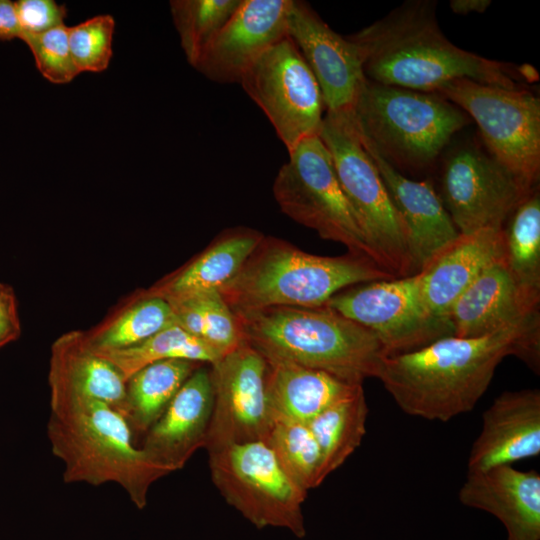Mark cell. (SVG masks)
Returning <instances> with one entry per match:
<instances>
[{
	"label": "cell",
	"instance_id": "30bf717a",
	"mask_svg": "<svg viewBox=\"0 0 540 540\" xmlns=\"http://www.w3.org/2000/svg\"><path fill=\"white\" fill-rule=\"evenodd\" d=\"M435 93L478 125L489 154L523 184L534 188L540 174V101L527 88L511 89L470 79L441 85Z\"/></svg>",
	"mask_w": 540,
	"mask_h": 540
},
{
	"label": "cell",
	"instance_id": "8992f818",
	"mask_svg": "<svg viewBox=\"0 0 540 540\" xmlns=\"http://www.w3.org/2000/svg\"><path fill=\"white\" fill-rule=\"evenodd\" d=\"M353 119L363 146L397 170L429 167L469 122L465 112L438 93L368 79L357 98Z\"/></svg>",
	"mask_w": 540,
	"mask_h": 540
},
{
	"label": "cell",
	"instance_id": "52a82bcc",
	"mask_svg": "<svg viewBox=\"0 0 540 540\" xmlns=\"http://www.w3.org/2000/svg\"><path fill=\"white\" fill-rule=\"evenodd\" d=\"M319 137L379 266L393 278L413 275L406 227L358 137L354 120L325 115Z\"/></svg>",
	"mask_w": 540,
	"mask_h": 540
},
{
	"label": "cell",
	"instance_id": "277c9868",
	"mask_svg": "<svg viewBox=\"0 0 540 540\" xmlns=\"http://www.w3.org/2000/svg\"><path fill=\"white\" fill-rule=\"evenodd\" d=\"M234 314L243 340L265 358L320 370L349 384L377 378L386 357L371 331L327 305Z\"/></svg>",
	"mask_w": 540,
	"mask_h": 540
},
{
	"label": "cell",
	"instance_id": "5b68a950",
	"mask_svg": "<svg viewBox=\"0 0 540 540\" xmlns=\"http://www.w3.org/2000/svg\"><path fill=\"white\" fill-rule=\"evenodd\" d=\"M393 277L372 260L348 252L329 257L265 237L220 292L234 313L270 307H320L338 292Z\"/></svg>",
	"mask_w": 540,
	"mask_h": 540
},
{
	"label": "cell",
	"instance_id": "2e32d148",
	"mask_svg": "<svg viewBox=\"0 0 540 540\" xmlns=\"http://www.w3.org/2000/svg\"><path fill=\"white\" fill-rule=\"evenodd\" d=\"M292 0H241L194 67L211 81L240 83L270 47L288 36Z\"/></svg>",
	"mask_w": 540,
	"mask_h": 540
},
{
	"label": "cell",
	"instance_id": "484cf974",
	"mask_svg": "<svg viewBox=\"0 0 540 540\" xmlns=\"http://www.w3.org/2000/svg\"><path fill=\"white\" fill-rule=\"evenodd\" d=\"M200 365L184 359H167L134 373L126 382L124 413L132 431L146 433Z\"/></svg>",
	"mask_w": 540,
	"mask_h": 540
},
{
	"label": "cell",
	"instance_id": "6da1fadb",
	"mask_svg": "<svg viewBox=\"0 0 540 540\" xmlns=\"http://www.w3.org/2000/svg\"><path fill=\"white\" fill-rule=\"evenodd\" d=\"M510 355L539 374L540 318L482 337H443L385 357L377 378L406 414L446 422L474 409Z\"/></svg>",
	"mask_w": 540,
	"mask_h": 540
},
{
	"label": "cell",
	"instance_id": "83f0119b",
	"mask_svg": "<svg viewBox=\"0 0 540 540\" xmlns=\"http://www.w3.org/2000/svg\"><path fill=\"white\" fill-rule=\"evenodd\" d=\"M92 350L113 364L126 382L140 369L161 360L184 359L212 365L222 358L206 343L176 324L129 348Z\"/></svg>",
	"mask_w": 540,
	"mask_h": 540
},
{
	"label": "cell",
	"instance_id": "8fae6325",
	"mask_svg": "<svg viewBox=\"0 0 540 540\" xmlns=\"http://www.w3.org/2000/svg\"><path fill=\"white\" fill-rule=\"evenodd\" d=\"M325 305L371 331L386 357L415 351L453 335L449 320L427 311L418 273L349 287Z\"/></svg>",
	"mask_w": 540,
	"mask_h": 540
},
{
	"label": "cell",
	"instance_id": "3957f363",
	"mask_svg": "<svg viewBox=\"0 0 540 540\" xmlns=\"http://www.w3.org/2000/svg\"><path fill=\"white\" fill-rule=\"evenodd\" d=\"M47 437L64 464L65 483L118 484L143 509L150 487L168 473L138 447L126 418L108 404L78 393L50 374Z\"/></svg>",
	"mask_w": 540,
	"mask_h": 540
},
{
	"label": "cell",
	"instance_id": "d6a6232c",
	"mask_svg": "<svg viewBox=\"0 0 540 540\" xmlns=\"http://www.w3.org/2000/svg\"><path fill=\"white\" fill-rule=\"evenodd\" d=\"M173 324L175 318L170 303L158 296H148L88 343L94 350L125 349L144 342Z\"/></svg>",
	"mask_w": 540,
	"mask_h": 540
},
{
	"label": "cell",
	"instance_id": "44dd1931",
	"mask_svg": "<svg viewBox=\"0 0 540 540\" xmlns=\"http://www.w3.org/2000/svg\"><path fill=\"white\" fill-rule=\"evenodd\" d=\"M502 229L459 234L417 272L427 311L444 320L457 299L491 264L503 258Z\"/></svg>",
	"mask_w": 540,
	"mask_h": 540
},
{
	"label": "cell",
	"instance_id": "f35d334b",
	"mask_svg": "<svg viewBox=\"0 0 540 540\" xmlns=\"http://www.w3.org/2000/svg\"><path fill=\"white\" fill-rule=\"evenodd\" d=\"M490 4V0H451L449 2L451 10L460 15L483 13Z\"/></svg>",
	"mask_w": 540,
	"mask_h": 540
},
{
	"label": "cell",
	"instance_id": "4316f807",
	"mask_svg": "<svg viewBox=\"0 0 540 540\" xmlns=\"http://www.w3.org/2000/svg\"><path fill=\"white\" fill-rule=\"evenodd\" d=\"M368 412L363 386L357 385L307 422L321 452L322 482L361 445Z\"/></svg>",
	"mask_w": 540,
	"mask_h": 540
},
{
	"label": "cell",
	"instance_id": "9a60e30c",
	"mask_svg": "<svg viewBox=\"0 0 540 540\" xmlns=\"http://www.w3.org/2000/svg\"><path fill=\"white\" fill-rule=\"evenodd\" d=\"M288 36L296 44L321 90L327 116L353 119L366 81L357 46L335 32L304 1L292 0Z\"/></svg>",
	"mask_w": 540,
	"mask_h": 540
},
{
	"label": "cell",
	"instance_id": "1f68e13d",
	"mask_svg": "<svg viewBox=\"0 0 540 540\" xmlns=\"http://www.w3.org/2000/svg\"><path fill=\"white\" fill-rule=\"evenodd\" d=\"M241 0H174V25L187 61L193 67L240 5Z\"/></svg>",
	"mask_w": 540,
	"mask_h": 540
},
{
	"label": "cell",
	"instance_id": "4dcf8cb0",
	"mask_svg": "<svg viewBox=\"0 0 540 540\" xmlns=\"http://www.w3.org/2000/svg\"><path fill=\"white\" fill-rule=\"evenodd\" d=\"M264 442L301 488L308 492L323 483L321 452L307 423L273 419Z\"/></svg>",
	"mask_w": 540,
	"mask_h": 540
},
{
	"label": "cell",
	"instance_id": "f546056e",
	"mask_svg": "<svg viewBox=\"0 0 540 540\" xmlns=\"http://www.w3.org/2000/svg\"><path fill=\"white\" fill-rule=\"evenodd\" d=\"M503 232V261L522 286L540 293V195L534 188L515 208Z\"/></svg>",
	"mask_w": 540,
	"mask_h": 540
},
{
	"label": "cell",
	"instance_id": "7c38bea8",
	"mask_svg": "<svg viewBox=\"0 0 540 540\" xmlns=\"http://www.w3.org/2000/svg\"><path fill=\"white\" fill-rule=\"evenodd\" d=\"M239 84L264 112L288 153L320 135L325 110L321 90L289 36L258 58Z\"/></svg>",
	"mask_w": 540,
	"mask_h": 540
},
{
	"label": "cell",
	"instance_id": "4fadbf2b",
	"mask_svg": "<svg viewBox=\"0 0 540 540\" xmlns=\"http://www.w3.org/2000/svg\"><path fill=\"white\" fill-rule=\"evenodd\" d=\"M490 154L473 146L454 151L441 178V201L460 234L502 229L533 190Z\"/></svg>",
	"mask_w": 540,
	"mask_h": 540
},
{
	"label": "cell",
	"instance_id": "cb8c5ba5",
	"mask_svg": "<svg viewBox=\"0 0 540 540\" xmlns=\"http://www.w3.org/2000/svg\"><path fill=\"white\" fill-rule=\"evenodd\" d=\"M262 238L263 234L251 228L223 232L196 260L149 296L173 302L220 290L235 277Z\"/></svg>",
	"mask_w": 540,
	"mask_h": 540
},
{
	"label": "cell",
	"instance_id": "9c48e42d",
	"mask_svg": "<svg viewBox=\"0 0 540 540\" xmlns=\"http://www.w3.org/2000/svg\"><path fill=\"white\" fill-rule=\"evenodd\" d=\"M208 455L213 484L253 526L306 536L302 506L307 491L284 471L264 441L233 444Z\"/></svg>",
	"mask_w": 540,
	"mask_h": 540
},
{
	"label": "cell",
	"instance_id": "603a6c76",
	"mask_svg": "<svg viewBox=\"0 0 540 540\" xmlns=\"http://www.w3.org/2000/svg\"><path fill=\"white\" fill-rule=\"evenodd\" d=\"M266 391L273 419L309 422L357 385L289 361L267 359Z\"/></svg>",
	"mask_w": 540,
	"mask_h": 540
},
{
	"label": "cell",
	"instance_id": "f1b7e54d",
	"mask_svg": "<svg viewBox=\"0 0 540 540\" xmlns=\"http://www.w3.org/2000/svg\"><path fill=\"white\" fill-rule=\"evenodd\" d=\"M169 303L175 324L206 343L220 356L233 351L243 342L236 316L220 290Z\"/></svg>",
	"mask_w": 540,
	"mask_h": 540
},
{
	"label": "cell",
	"instance_id": "836d02e7",
	"mask_svg": "<svg viewBox=\"0 0 540 540\" xmlns=\"http://www.w3.org/2000/svg\"><path fill=\"white\" fill-rule=\"evenodd\" d=\"M114 28V18L108 14L67 28L71 55L80 73L101 72L109 66Z\"/></svg>",
	"mask_w": 540,
	"mask_h": 540
},
{
	"label": "cell",
	"instance_id": "7a4b0ae2",
	"mask_svg": "<svg viewBox=\"0 0 540 540\" xmlns=\"http://www.w3.org/2000/svg\"><path fill=\"white\" fill-rule=\"evenodd\" d=\"M347 38L359 50L366 79L379 84L435 92L464 78L524 89L539 78L529 64L488 59L453 44L438 25L432 1L402 4Z\"/></svg>",
	"mask_w": 540,
	"mask_h": 540
},
{
	"label": "cell",
	"instance_id": "ab89813d",
	"mask_svg": "<svg viewBox=\"0 0 540 540\" xmlns=\"http://www.w3.org/2000/svg\"><path fill=\"white\" fill-rule=\"evenodd\" d=\"M4 288H5V287H4L3 285L0 284V291H1L2 289H4Z\"/></svg>",
	"mask_w": 540,
	"mask_h": 540
},
{
	"label": "cell",
	"instance_id": "d590c367",
	"mask_svg": "<svg viewBox=\"0 0 540 540\" xmlns=\"http://www.w3.org/2000/svg\"><path fill=\"white\" fill-rule=\"evenodd\" d=\"M14 7L22 35L39 34L64 25L67 15L66 6L53 0H19L14 2Z\"/></svg>",
	"mask_w": 540,
	"mask_h": 540
},
{
	"label": "cell",
	"instance_id": "5bb4252c",
	"mask_svg": "<svg viewBox=\"0 0 540 540\" xmlns=\"http://www.w3.org/2000/svg\"><path fill=\"white\" fill-rule=\"evenodd\" d=\"M213 407L205 449L264 441L273 417L269 408L267 360L243 342L210 365Z\"/></svg>",
	"mask_w": 540,
	"mask_h": 540
},
{
	"label": "cell",
	"instance_id": "ac0fdd59",
	"mask_svg": "<svg viewBox=\"0 0 540 540\" xmlns=\"http://www.w3.org/2000/svg\"><path fill=\"white\" fill-rule=\"evenodd\" d=\"M540 454V390L505 391L483 412L482 428L471 446L468 472Z\"/></svg>",
	"mask_w": 540,
	"mask_h": 540
},
{
	"label": "cell",
	"instance_id": "8d00e7d4",
	"mask_svg": "<svg viewBox=\"0 0 540 540\" xmlns=\"http://www.w3.org/2000/svg\"><path fill=\"white\" fill-rule=\"evenodd\" d=\"M19 334V322L12 293L0 291V347L14 340Z\"/></svg>",
	"mask_w": 540,
	"mask_h": 540
},
{
	"label": "cell",
	"instance_id": "e0dca14e",
	"mask_svg": "<svg viewBox=\"0 0 540 540\" xmlns=\"http://www.w3.org/2000/svg\"><path fill=\"white\" fill-rule=\"evenodd\" d=\"M540 293L516 281L502 259L484 270L451 307L453 336L474 338L540 318Z\"/></svg>",
	"mask_w": 540,
	"mask_h": 540
},
{
	"label": "cell",
	"instance_id": "74e56055",
	"mask_svg": "<svg viewBox=\"0 0 540 540\" xmlns=\"http://www.w3.org/2000/svg\"><path fill=\"white\" fill-rule=\"evenodd\" d=\"M22 31L18 23L14 2L0 0V40L21 38Z\"/></svg>",
	"mask_w": 540,
	"mask_h": 540
},
{
	"label": "cell",
	"instance_id": "d4e9b609",
	"mask_svg": "<svg viewBox=\"0 0 540 540\" xmlns=\"http://www.w3.org/2000/svg\"><path fill=\"white\" fill-rule=\"evenodd\" d=\"M50 374L65 381L78 393L104 402L123 416L126 381L116 367L78 338L61 340L54 348Z\"/></svg>",
	"mask_w": 540,
	"mask_h": 540
},
{
	"label": "cell",
	"instance_id": "ba28073f",
	"mask_svg": "<svg viewBox=\"0 0 540 540\" xmlns=\"http://www.w3.org/2000/svg\"><path fill=\"white\" fill-rule=\"evenodd\" d=\"M288 154L289 159L273 184V195L281 211L321 238L340 243L349 253L366 257L379 266L321 138L306 139Z\"/></svg>",
	"mask_w": 540,
	"mask_h": 540
},
{
	"label": "cell",
	"instance_id": "ffe728a7",
	"mask_svg": "<svg viewBox=\"0 0 540 540\" xmlns=\"http://www.w3.org/2000/svg\"><path fill=\"white\" fill-rule=\"evenodd\" d=\"M460 502L495 516L507 540H540V474L512 465L468 472Z\"/></svg>",
	"mask_w": 540,
	"mask_h": 540
},
{
	"label": "cell",
	"instance_id": "7402d4cb",
	"mask_svg": "<svg viewBox=\"0 0 540 540\" xmlns=\"http://www.w3.org/2000/svg\"><path fill=\"white\" fill-rule=\"evenodd\" d=\"M363 145V144H362ZM365 150L377 167L408 235L413 274L460 233L430 181H414L371 148Z\"/></svg>",
	"mask_w": 540,
	"mask_h": 540
},
{
	"label": "cell",
	"instance_id": "d6986e66",
	"mask_svg": "<svg viewBox=\"0 0 540 540\" xmlns=\"http://www.w3.org/2000/svg\"><path fill=\"white\" fill-rule=\"evenodd\" d=\"M212 407L211 371L200 366L146 432L141 448L168 474L182 469L198 449L205 447Z\"/></svg>",
	"mask_w": 540,
	"mask_h": 540
},
{
	"label": "cell",
	"instance_id": "e575fe53",
	"mask_svg": "<svg viewBox=\"0 0 540 540\" xmlns=\"http://www.w3.org/2000/svg\"><path fill=\"white\" fill-rule=\"evenodd\" d=\"M65 25L39 34H23V40L31 50L35 64L44 78L54 84L71 82L78 71L69 47Z\"/></svg>",
	"mask_w": 540,
	"mask_h": 540
}]
</instances>
